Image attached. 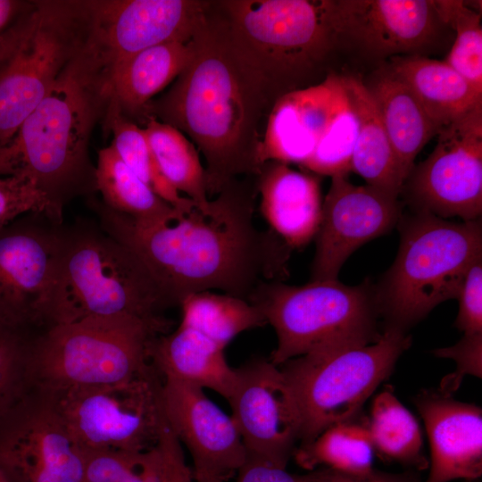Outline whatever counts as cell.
I'll return each mask as SVG.
<instances>
[{"label": "cell", "mask_w": 482, "mask_h": 482, "mask_svg": "<svg viewBox=\"0 0 482 482\" xmlns=\"http://www.w3.org/2000/svg\"><path fill=\"white\" fill-rule=\"evenodd\" d=\"M86 200L100 227L139 259L171 307L205 291L249 301L261 285L289 275L292 249L256 227L253 195L236 180L207 208L195 206L163 224L138 223L96 195Z\"/></svg>", "instance_id": "cell-1"}, {"label": "cell", "mask_w": 482, "mask_h": 482, "mask_svg": "<svg viewBox=\"0 0 482 482\" xmlns=\"http://www.w3.org/2000/svg\"><path fill=\"white\" fill-rule=\"evenodd\" d=\"M109 84L107 69L85 42L45 98L0 145V177L33 182L55 224L63 223L71 201L97 193L89 145L108 108Z\"/></svg>", "instance_id": "cell-3"}, {"label": "cell", "mask_w": 482, "mask_h": 482, "mask_svg": "<svg viewBox=\"0 0 482 482\" xmlns=\"http://www.w3.org/2000/svg\"><path fill=\"white\" fill-rule=\"evenodd\" d=\"M387 62L410 87L438 133L482 103V93L445 61L411 55Z\"/></svg>", "instance_id": "cell-27"}, {"label": "cell", "mask_w": 482, "mask_h": 482, "mask_svg": "<svg viewBox=\"0 0 482 482\" xmlns=\"http://www.w3.org/2000/svg\"><path fill=\"white\" fill-rule=\"evenodd\" d=\"M31 1L0 0V37L29 8Z\"/></svg>", "instance_id": "cell-44"}, {"label": "cell", "mask_w": 482, "mask_h": 482, "mask_svg": "<svg viewBox=\"0 0 482 482\" xmlns=\"http://www.w3.org/2000/svg\"><path fill=\"white\" fill-rule=\"evenodd\" d=\"M162 382L152 365L120 383L40 392L50 400L81 452H144L157 444L164 420Z\"/></svg>", "instance_id": "cell-11"}, {"label": "cell", "mask_w": 482, "mask_h": 482, "mask_svg": "<svg viewBox=\"0 0 482 482\" xmlns=\"http://www.w3.org/2000/svg\"><path fill=\"white\" fill-rule=\"evenodd\" d=\"M431 154L414 165L400 195L413 212L442 219L482 213V103L439 131Z\"/></svg>", "instance_id": "cell-13"}, {"label": "cell", "mask_w": 482, "mask_h": 482, "mask_svg": "<svg viewBox=\"0 0 482 482\" xmlns=\"http://www.w3.org/2000/svg\"><path fill=\"white\" fill-rule=\"evenodd\" d=\"M0 469L11 482L83 481V453L42 392L33 388L0 425Z\"/></svg>", "instance_id": "cell-17"}, {"label": "cell", "mask_w": 482, "mask_h": 482, "mask_svg": "<svg viewBox=\"0 0 482 482\" xmlns=\"http://www.w3.org/2000/svg\"><path fill=\"white\" fill-rule=\"evenodd\" d=\"M101 124L104 133H112L111 145L122 162L157 195L182 212H188L196 206L164 178L141 126L112 106H108Z\"/></svg>", "instance_id": "cell-33"}, {"label": "cell", "mask_w": 482, "mask_h": 482, "mask_svg": "<svg viewBox=\"0 0 482 482\" xmlns=\"http://www.w3.org/2000/svg\"><path fill=\"white\" fill-rule=\"evenodd\" d=\"M0 482H11L1 469H0Z\"/></svg>", "instance_id": "cell-45"}, {"label": "cell", "mask_w": 482, "mask_h": 482, "mask_svg": "<svg viewBox=\"0 0 482 482\" xmlns=\"http://www.w3.org/2000/svg\"><path fill=\"white\" fill-rule=\"evenodd\" d=\"M349 104L358 120L352 170L366 185L400 196L403 179L378 110L361 73H339Z\"/></svg>", "instance_id": "cell-26"}, {"label": "cell", "mask_w": 482, "mask_h": 482, "mask_svg": "<svg viewBox=\"0 0 482 482\" xmlns=\"http://www.w3.org/2000/svg\"><path fill=\"white\" fill-rule=\"evenodd\" d=\"M358 136V120L349 101L338 111L313 154L302 166L318 176H347Z\"/></svg>", "instance_id": "cell-36"}, {"label": "cell", "mask_w": 482, "mask_h": 482, "mask_svg": "<svg viewBox=\"0 0 482 482\" xmlns=\"http://www.w3.org/2000/svg\"><path fill=\"white\" fill-rule=\"evenodd\" d=\"M236 370L228 402L247 457L287 468L300 443L302 420L286 377L278 366L263 358Z\"/></svg>", "instance_id": "cell-15"}, {"label": "cell", "mask_w": 482, "mask_h": 482, "mask_svg": "<svg viewBox=\"0 0 482 482\" xmlns=\"http://www.w3.org/2000/svg\"><path fill=\"white\" fill-rule=\"evenodd\" d=\"M87 38L84 0H36L0 37V145L48 94Z\"/></svg>", "instance_id": "cell-9"}, {"label": "cell", "mask_w": 482, "mask_h": 482, "mask_svg": "<svg viewBox=\"0 0 482 482\" xmlns=\"http://www.w3.org/2000/svg\"><path fill=\"white\" fill-rule=\"evenodd\" d=\"M142 453L118 450L82 452V482H122L137 468Z\"/></svg>", "instance_id": "cell-39"}, {"label": "cell", "mask_w": 482, "mask_h": 482, "mask_svg": "<svg viewBox=\"0 0 482 482\" xmlns=\"http://www.w3.org/2000/svg\"><path fill=\"white\" fill-rule=\"evenodd\" d=\"M399 197L369 185H353L347 176L332 177L315 237L311 280L337 279L357 248L396 226L403 212Z\"/></svg>", "instance_id": "cell-18"}, {"label": "cell", "mask_w": 482, "mask_h": 482, "mask_svg": "<svg viewBox=\"0 0 482 482\" xmlns=\"http://www.w3.org/2000/svg\"><path fill=\"white\" fill-rule=\"evenodd\" d=\"M366 424L374 451L382 458L420 470L428 467L420 424L392 390L375 396Z\"/></svg>", "instance_id": "cell-30"}, {"label": "cell", "mask_w": 482, "mask_h": 482, "mask_svg": "<svg viewBox=\"0 0 482 482\" xmlns=\"http://www.w3.org/2000/svg\"><path fill=\"white\" fill-rule=\"evenodd\" d=\"M61 225L30 212L0 228V323L35 332L45 328Z\"/></svg>", "instance_id": "cell-16"}, {"label": "cell", "mask_w": 482, "mask_h": 482, "mask_svg": "<svg viewBox=\"0 0 482 482\" xmlns=\"http://www.w3.org/2000/svg\"><path fill=\"white\" fill-rule=\"evenodd\" d=\"M301 482H420L413 473H386L372 470L365 474H348L327 468L299 475Z\"/></svg>", "instance_id": "cell-42"}, {"label": "cell", "mask_w": 482, "mask_h": 482, "mask_svg": "<svg viewBox=\"0 0 482 482\" xmlns=\"http://www.w3.org/2000/svg\"><path fill=\"white\" fill-rule=\"evenodd\" d=\"M456 298L459 300L457 328L463 335L482 334V259L468 270Z\"/></svg>", "instance_id": "cell-40"}, {"label": "cell", "mask_w": 482, "mask_h": 482, "mask_svg": "<svg viewBox=\"0 0 482 482\" xmlns=\"http://www.w3.org/2000/svg\"><path fill=\"white\" fill-rule=\"evenodd\" d=\"M97 193L110 209L142 224H163L182 212L157 195L122 162L110 145L99 150L96 164Z\"/></svg>", "instance_id": "cell-28"}, {"label": "cell", "mask_w": 482, "mask_h": 482, "mask_svg": "<svg viewBox=\"0 0 482 482\" xmlns=\"http://www.w3.org/2000/svg\"><path fill=\"white\" fill-rule=\"evenodd\" d=\"M224 349L198 331L179 325L153 340L150 360L162 378L211 389L228 401L237 370L228 363Z\"/></svg>", "instance_id": "cell-25"}, {"label": "cell", "mask_w": 482, "mask_h": 482, "mask_svg": "<svg viewBox=\"0 0 482 482\" xmlns=\"http://www.w3.org/2000/svg\"><path fill=\"white\" fill-rule=\"evenodd\" d=\"M235 482H301L299 475L286 468L262 460L246 457L236 474Z\"/></svg>", "instance_id": "cell-43"}, {"label": "cell", "mask_w": 482, "mask_h": 482, "mask_svg": "<svg viewBox=\"0 0 482 482\" xmlns=\"http://www.w3.org/2000/svg\"><path fill=\"white\" fill-rule=\"evenodd\" d=\"M154 157L168 182L200 209L209 206L204 167L194 144L179 130L153 117L142 126Z\"/></svg>", "instance_id": "cell-29"}, {"label": "cell", "mask_w": 482, "mask_h": 482, "mask_svg": "<svg viewBox=\"0 0 482 482\" xmlns=\"http://www.w3.org/2000/svg\"><path fill=\"white\" fill-rule=\"evenodd\" d=\"M414 403L430 445L425 482L475 481L482 475V411L436 391H422Z\"/></svg>", "instance_id": "cell-21"}, {"label": "cell", "mask_w": 482, "mask_h": 482, "mask_svg": "<svg viewBox=\"0 0 482 482\" xmlns=\"http://www.w3.org/2000/svg\"><path fill=\"white\" fill-rule=\"evenodd\" d=\"M323 1L337 57L370 71L396 56L444 53L454 39L433 0Z\"/></svg>", "instance_id": "cell-12"}, {"label": "cell", "mask_w": 482, "mask_h": 482, "mask_svg": "<svg viewBox=\"0 0 482 482\" xmlns=\"http://www.w3.org/2000/svg\"><path fill=\"white\" fill-rule=\"evenodd\" d=\"M87 42L110 74L137 53L193 37L212 2L198 0H84Z\"/></svg>", "instance_id": "cell-14"}, {"label": "cell", "mask_w": 482, "mask_h": 482, "mask_svg": "<svg viewBox=\"0 0 482 482\" xmlns=\"http://www.w3.org/2000/svg\"><path fill=\"white\" fill-rule=\"evenodd\" d=\"M156 449L159 454V482H195L186 462L182 445L170 428L165 415Z\"/></svg>", "instance_id": "cell-41"}, {"label": "cell", "mask_w": 482, "mask_h": 482, "mask_svg": "<svg viewBox=\"0 0 482 482\" xmlns=\"http://www.w3.org/2000/svg\"><path fill=\"white\" fill-rule=\"evenodd\" d=\"M394 263L375 286L385 328L407 329L456 298L470 267L482 259L481 219L453 222L424 212H403Z\"/></svg>", "instance_id": "cell-5"}, {"label": "cell", "mask_w": 482, "mask_h": 482, "mask_svg": "<svg viewBox=\"0 0 482 482\" xmlns=\"http://www.w3.org/2000/svg\"><path fill=\"white\" fill-rule=\"evenodd\" d=\"M219 5L234 39L278 97L337 73L323 0H228Z\"/></svg>", "instance_id": "cell-7"}, {"label": "cell", "mask_w": 482, "mask_h": 482, "mask_svg": "<svg viewBox=\"0 0 482 482\" xmlns=\"http://www.w3.org/2000/svg\"><path fill=\"white\" fill-rule=\"evenodd\" d=\"M162 401L166 420L187 449L195 482H228L247 454L231 418L204 389L163 378Z\"/></svg>", "instance_id": "cell-19"}, {"label": "cell", "mask_w": 482, "mask_h": 482, "mask_svg": "<svg viewBox=\"0 0 482 482\" xmlns=\"http://www.w3.org/2000/svg\"><path fill=\"white\" fill-rule=\"evenodd\" d=\"M440 19L454 32V39L444 60L482 93L481 11L462 0H433Z\"/></svg>", "instance_id": "cell-34"}, {"label": "cell", "mask_w": 482, "mask_h": 482, "mask_svg": "<svg viewBox=\"0 0 482 482\" xmlns=\"http://www.w3.org/2000/svg\"><path fill=\"white\" fill-rule=\"evenodd\" d=\"M362 76L378 110L404 182L415 158L438 131L410 87L387 62Z\"/></svg>", "instance_id": "cell-23"}, {"label": "cell", "mask_w": 482, "mask_h": 482, "mask_svg": "<svg viewBox=\"0 0 482 482\" xmlns=\"http://www.w3.org/2000/svg\"><path fill=\"white\" fill-rule=\"evenodd\" d=\"M171 322L122 315L59 324L35 334L29 355L32 386L43 392L99 386L148 370L153 340Z\"/></svg>", "instance_id": "cell-6"}, {"label": "cell", "mask_w": 482, "mask_h": 482, "mask_svg": "<svg viewBox=\"0 0 482 482\" xmlns=\"http://www.w3.org/2000/svg\"><path fill=\"white\" fill-rule=\"evenodd\" d=\"M210 10L194 36L188 64L145 113V121L153 117L191 139L205 161L209 196L241 175H256L262 120L278 98L226 18Z\"/></svg>", "instance_id": "cell-2"}, {"label": "cell", "mask_w": 482, "mask_h": 482, "mask_svg": "<svg viewBox=\"0 0 482 482\" xmlns=\"http://www.w3.org/2000/svg\"><path fill=\"white\" fill-rule=\"evenodd\" d=\"M36 333L0 323V425L33 389L29 355Z\"/></svg>", "instance_id": "cell-35"}, {"label": "cell", "mask_w": 482, "mask_h": 482, "mask_svg": "<svg viewBox=\"0 0 482 482\" xmlns=\"http://www.w3.org/2000/svg\"><path fill=\"white\" fill-rule=\"evenodd\" d=\"M47 210L45 196L29 179L21 176L0 177V228L30 212L47 217Z\"/></svg>", "instance_id": "cell-37"}, {"label": "cell", "mask_w": 482, "mask_h": 482, "mask_svg": "<svg viewBox=\"0 0 482 482\" xmlns=\"http://www.w3.org/2000/svg\"><path fill=\"white\" fill-rule=\"evenodd\" d=\"M179 307L181 311L179 325L198 331L224 348L242 332L267 324L254 304L222 293L191 294Z\"/></svg>", "instance_id": "cell-31"}, {"label": "cell", "mask_w": 482, "mask_h": 482, "mask_svg": "<svg viewBox=\"0 0 482 482\" xmlns=\"http://www.w3.org/2000/svg\"><path fill=\"white\" fill-rule=\"evenodd\" d=\"M249 302L275 330L277 346L270 361L276 366L310 353L368 345L382 334L375 285L368 281L358 286L337 279L303 286L267 282Z\"/></svg>", "instance_id": "cell-8"}, {"label": "cell", "mask_w": 482, "mask_h": 482, "mask_svg": "<svg viewBox=\"0 0 482 482\" xmlns=\"http://www.w3.org/2000/svg\"><path fill=\"white\" fill-rule=\"evenodd\" d=\"M194 36L188 40L155 45L127 60L111 77L108 106L143 125L148 104L188 64L194 52Z\"/></svg>", "instance_id": "cell-24"}, {"label": "cell", "mask_w": 482, "mask_h": 482, "mask_svg": "<svg viewBox=\"0 0 482 482\" xmlns=\"http://www.w3.org/2000/svg\"><path fill=\"white\" fill-rule=\"evenodd\" d=\"M170 308L139 259L98 222L60 226L45 328L122 315L163 321Z\"/></svg>", "instance_id": "cell-4"}, {"label": "cell", "mask_w": 482, "mask_h": 482, "mask_svg": "<svg viewBox=\"0 0 482 482\" xmlns=\"http://www.w3.org/2000/svg\"><path fill=\"white\" fill-rule=\"evenodd\" d=\"M347 101L339 73L280 96L266 120L257 151L259 167L269 162L303 166Z\"/></svg>", "instance_id": "cell-20"}, {"label": "cell", "mask_w": 482, "mask_h": 482, "mask_svg": "<svg viewBox=\"0 0 482 482\" xmlns=\"http://www.w3.org/2000/svg\"><path fill=\"white\" fill-rule=\"evenodd\" d=\"M411 343L407 332L385 328L373 343L310 353L282 364L301 414L300 445L353 420Z\"/></svg>", "instance_id": "cell-10"}, {"label": "cell", "mask_w": 482, "mask_h": 482, "mask_svg": "<svg viewBox=\"0 0 482 482\" xmlns=\"http://www.w3.org/2000/svg\"><path fill=\"white\" fill-rule=\"evenodd\" d=\"M436 357L455 362L456 370L442 379L438 391L451 395L460 386L466 375L482 376V334L463 335L455 345L433 351Z\"/></svg>", "instance_id": "cell-38"}, {"label": "cell", "mask_w": 482, "mask_h": 482, "mask_svg": "<svg viewBox=\"0 0 482 482\" xmlns=\"http://www.w3.org/2000/svg\"><path fill=\"white\" fill-rule=\"evenodd\" d=\"M256 175L260 211L270 230L290 249L306 245L321 220L320 177L277 162L264 163Z\"/></svg>", "instance_id": "cell-22"}, {"label": "cell", "mask_w": 482, "mask_h": 482, "mask_svg": "<svg viewBox=\"0 0 482 482\" xmlns=\"http://www.w3.org/2000/svg\"><path fill=\"white\" fill-rule=\"evenodd\" d=\"M353 420L335 424L299 445L293 454L297 464L309 471L319 466L348 474L374 470L375 451L367 424Z\"/></svg>", "instance_id": "cell-32"}]
</instances>
